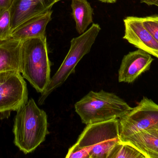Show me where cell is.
Returning <instances> with one entry per match:
<instances>
[{
  "label": "cell",
  "mask_w": 158,
  "mask_h": 158,
  "mask_svg": "<svg viewBox=\"0 0 158 158\" xmlns=\"http://www.w3.org/2000/svg\"><path fill=\"white\" fill-rule=\"evenodd\" d=\"M71 6L76 29L79 34H82L93 23L94 9L87 0H72Z\"/></svg>",
  "instance_id": "cell-14"
},
{
  "label": "cell",
  "mask_w": 158,
  "mask_h": 158,
  "mask_svg": "<svg viewBox=\"0 0 158 158\" xmlns=\"http://www.w3.org/2000/svg\"><path fill=\"white\" fill-rule=\"evenodd\" d=\"M100 2H103L108 3H115L117 0H98Z\"/></svg>",
  "instance_id": "cell-20"
},
{
  "label": "cell",
  "mask_w": 158,
  "mask_h": 158,
  "mask_svg": "<svg viewBox=\"0 0 158 158\" xmlns=\"http://www.w3.org/2000/svg\"><path fill=\"white\" fill-rule=\"evenodd\" d=\"M118 119L86 125L74 146L89 158H107L114 146L120 142Z\"/></svg>",
  "instance_id": "cell-5"
},
{
  "label": "cell",
  "mask_w": 158,
  "mask_h": 158,
  "mask_svg": "<svg viewBox=\"0 0 158 158\" xmlns=\"http://www.w3.org/2000/svg\"><path fill=\"white\" fill-rule=\"evenodd\" d=\"M22 41L20 73L38 92L42 93L51 79L46 36Z\"/></svg>",
  "instance_id": "cell-3"
},
{
  "label": "cell",
  "mask_w": 158,
  "mask_h": 158,
  "mask_svg": "<svg viewBox=\"0 0 158 158\" xmlns=\"http://www.w3.org/2000/svg\"><path fill=\"white\" fill-rule=\"evenodd\" d=\"M56 0H14L10 7L11 32L28 19L51 10Z\"/></svg>",
  "instance_id": "cell-10"
},
{
  "label": "cell",
  "mask_w": 158,
  "mask_h": 158,
  "mask_svg": "<svg viewBox=\"0 0 158 158\" xmlns=\"http://www.w3.org/2000/svg\"><path fill=\"white\" fill-rule=\"evenodd\" d=\"M120 140L142 130L158 127V105L146 97L118 119Z\"/></svg>",
  "instance_id": "cell-7"
},
{
  "label": "cell",
  "mask_w": 158,
  "mask_h": 158,
  "mask_svg": "<svg viewBox=\"0 0 158 158\" xmlns=\"http://www.w3.org/2000/svg\"><path fill=\"white\" fill-rule=\"evenodd\" d=\"M62 1V0H56V2H59V1Z\"/></svg>",
  "instance_id": "cell-21"
},
{
  "label": "cell",
  "mask_w": 158,
  "mask_h": 158,
  "mask_svg": "<svg viewBox=\"0 0 158 158\" xmlns=\"http://www.w3.org/2000/svg\"><path fill=\"white\" fill-rule=\"evenodd\" d=\"M101 30L98 24H92L88 30L78 37L73 38L70 47L63 63L52 78L45 91L41 94L39 104L44 103L48 96L56 89L61 86L75 71V69L84 56L90 52Z\"/></svg>",
  "instance_id": "cell-4"
},
{
  "label": "cell",
  "mask_w": 158,
  "mask_h": 158,
  "mask_svg": "<svg viewBox=\"0 0 158 158\" xmlns=\"http://www.w3.org/2000/svg\"><path fill=\"white\" fill-rule=\"evenodd\" d=\"M27 83L20 72L0 73V119L8 118L28 101Z\"/></svg>",
  "instance_id": "cell-6"
},
{
  "label": "cell",
  "mask_w": 158,
  "mask_h": 158,
  "mask_svg": "<svg viewBox=\"0 0 158 158\" xmlns=\"http://www.w3.org/2000/svg\"><path fill=\"white\" fill-rule=\"evenodd\" d=\"M22 41L10 38L0 40V73L17 71L20 73Z\"/></svg>",
  "instance_id": "cell-12"
},
{
  "label": "cell",
  "mask_w": 158,
  "mask_h": 158,
  "mask_svg": "<svg viewBox=\"0 0 158 158\" xmlns=\"http://www.w3.org/2000/svg\"><path fill=\"white\" fill-rule=\"evenodd\" d=\"M52 11L49 10L28 19L12 31L11 38L24 41L46 37V27L52 20Z\"/></svg>",
  "instance_id": "cell-11"
},
{
  "label": "cell",
  "mask_w": 158,
  "mask_h": 158,
  "mask_svg": "<svg viewBox=\"0 0 158 158\" xmlns=\"http://www.w3.org/2000/svg\"><path fill=\"white\" fill-rule=\"evenodd\" d=\"M142 3H145L148 5H156L158 6V0H141Z\"/></svg>",
  "instance_id": "cell-19"
},
{
  "label": "cell",
  "mask_w": 158,
  "mask_h": 158,
  "mask_svg": "<svg viewBox=\"0 0 158 158\" xmlns=\"http://www.w3.org/2000/svg\"><path fill=\"white\" fill-rule=\"evenodd\" d=\"M143 25L158 42V15L141 18Z\"/></svg>",
  "instance_id": "cell-17"
},
{
  "label": "cell",
  "mask_w": 158,
  "mask_h": 158,
  "mask_svg": "<svg viewBox=\"0 0 158 158\" xmlns=\"http://www.w3.org/2000/svg\"><path fill=\"white\" fill-rule=\"evenodd\" d=\"M156 129L157 130V131L158 132V127H157Z\"/></svg>",
  "instance_id": "cell-22"
},
{
  "label": "cell",
  "mask_w": 158,
  "mask_h": 158,
  "mask_svg": "<svg viewBox=\"0 0 158 158\" xmlns=\"http://www.w3.org/2000/svg\"><path fill=\"white\" fill-rule=\"evenodd\" d=\"M123 22L125 32L123 39L158 58V42L144 27L141 18L128 16Z\"/></svg>",
  "instance_id": "cell-8"
},
{
  "label": "cell",
  "mask_w": 158,
  "mask_h": 158,
  "mask_svg": "<svg viewBox=\"0 0 158 158\" xmlns=\"http://www.w3.org/2000/svg\"><path fill=\"white\" fill-rule=\"evenodd\" d=\"M11 16L9 9L0 8V40L11 38Z\"/></svg>",
  "instance_id": "cell-16"
},
{
  "label": "cell",
  "mask_w": 158,
  "mask_h": 158,
  "mask_svg": "<svg viewBox=\"0 0 158 158\" xmlns=\"http://www.w3.org/2000/svg\"><path fill=\"white\" fill-rule=\"evenodd\" d=\"M121 141L132 145L146 158H158V132L156 128L141 131Z\"/></svg>",
  "instance_id": "cell-13"
},
{
  "label": "cell",
  "mask_w": 158,
  "mask_h": 158,
  "mask_svg": "<svg viewBox=\"0 0 158 158\" xmlns=\"http://www.w3.org/2000/svg\"><path fill=\"white\" fill-rule=\"evenodd\" d=\"M107 158H146L135 147L120 141L110 150Z\"/></svg>",
  "instance_id": "cell-15"
},
{
  "label": "cell",
  "mask_w": 158,
  "mask_h": 158,
  "mask_svg": "<svg viewBox=\"0 0 158 158\" xmlns=\"http://www.w3.org/2000/svg\"><path fill=\"white\" fill-rule=\"evenodd\" d=\"M75 108L82 122L87 125L120 118L132 108L115 94L101 90L90 91L76 103Z\"/></svg>",
  "instance_id": "cell-2"
},
{
  "label": "cell",
  "mask_w": 158,
  "mask_h": 158,
  "mask_svg": "<svg viewBox=\"0 0 158 158\" xmlns=\"http://www.w3.org/2000/svg\"><path fill=\"white\" fill-rule=\"evenodd\" d=\"M14 120V143L27 154L34 151L49 134L48 117L31 98L16 111Z\"/></svg>",
  "instance_id": "cell-1"
},
{
  "label": "cell",
  "mask_w": 158,
  "mask_h": 158,
  "mask_svg": "<svg viewBox=\"0 0 158 158\" xmlns=\"http://www.w3.org/2000/svg\"><path fill=\"white\" fill-rule=\"evenodd\" d=\"M14 0H0V8L10 9Z\"/></svg>",
  "instance_id": "cell-18"
},
{
  "label": "cell",
  "mask_w": 158,
  "mask_h": 158,
  "mask_svg": "<svg viewBox=\"0 0 158 158\" xmlns=\"http://www.w3.org/2000/svg\"><path fill=\"white\" fill-rule=\"evenodd\" d=\"M154 59L145 51L138 49L123 57L118 70L119 82L132 83L149 70Z\"/></svg>",
  "instance_id": "cell-9"
}]
</instances>
